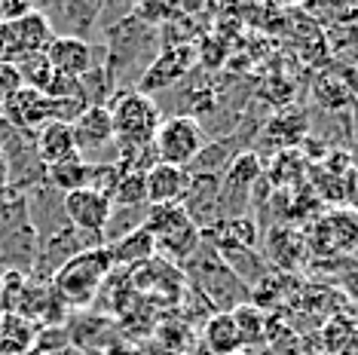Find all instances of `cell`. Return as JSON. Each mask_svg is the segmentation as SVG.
Here are the masks:
<instances>
[{
  "label": "cell",
  "instance_id": "cell-2",
  "mask_svg": "<svg viewBox=\"0 0 358 355\" xmlns=\"http://www.w3.org/2000/svg\"><path fill=\"white\" fill-rule=\"evenodd\" d=\"M181 270L187 276V285L211 306V312H233L236 306L251 303V288L221 261L215 245L206 239Z\"/></svg>",
  "mask_w": 358,
  "mask_h": 355
},
{
  "label": "cell",
  "instance_id": "cell-6",
  "mask_svg": "<svg viewBox=\"0 0 358 355\" xmlns=\"http://www.w3.org/2000/svg\"><path fill=\"white\" fill-rule=\"evenodd\" d=\"M206 147V132L202 123H196L187 114H172L166 117L153 135V153H157V163L187 168L193 159L199 157V150Z\"/></svg>",
  "mask_w": 358,
  "mask_h": 355
},
{
  "label": "cell",
  "instance_id": "cell-19",
  "mask_svg": "<svg viewBox=\"0 0 358 355\" xmlns=\"http://www.w3.org/2000/svg\"><path fill=\"white\" fill-rule=\"evenodd\" d=\"M150 343L159 346L162 352H172V355H193L199 346V337L190 321H184L181 316H169V319L157 321V328H153V334H150Z\"/></svg>",
  "mask_w": 358,
  "mask_h": 355
},
{
  "label": "cell",
  "instance_id": "cell-5",
  "mask_svg": "<svg viewBox=\"0 0 358 355\" xmlns=\"http://www.w3.org/2000/svg\"><path fill=\"white\" fill-rule=\"evenodd\" d=\"M264 178V166L255 150H242L217 181V224L245 217V208L255 196L257 181Z\"/></svg>",
  "mask_w": 358,
  "mask_h": 355
},
{
  "label": "cell",
  "instance_id": "cell-18",
  "mask_svg": "<svg viewBox=\"0 0 358 355\" xmlns=\"http://www.w3.org/2000/svg\"><path fill=\"white\" fill-rule=\"evenodd\" d=\"M110 254V263L117 266V270H135V266L148 263L150 257H157V242L144 227L132 230L129 236L110 242V245H104Z\"/></svg>",
  "mask_w": 358,
  "mask_h": 355
},
{
  "label": "cell",
  "instance_id": "cell-17",
  "mask_svg": "<svg viewBox=\"0 0 358 355\" xmlns=\"http://www.w3.org/2000/svg\"><path fill=\"white\" fill-rule=\"evenodd\" d=\"M34 153L46 168L80 157L77 144H74V132H71L68 123H50L40 129V132H34Z\"/></svg>",
  "mask_w": 358,
  "mask_h": 355
},
{
  "label": "cell",
  "instance_id": "cell-26",
  "mask_svg": "<svg viewBox=\"0 0 358 355\" xmlns=\"http://www.w3.org/2000/svg\"><path fill=\"white\" fill-rule=\"evenodd\" d=\"M34 6L31 3H0V22H15L22 15H28Z\"/></svg>",
  "mask_w": 358,
  "mask_h": 355
},
{
  "label": "cell",
  "instance_id": "cell-12",
  "mask_svg": "<svg viewBox=\"0 0 358 355\" xmlns=\"http://www.w3.org/2000/svg\"><path fill=\"white\" fill-rule=\"evenodd\" d=\"M3 117L10 119L15 129H25V132H40L43 126L55 123V101L46 99L37 89L22 86L10 101L3 104Z\"/></svg>",
  "mask_w": 358,
  "mask_h": 355
},
{
  "label": "cell",
  "instance_id": "cell-7",
  "mask_svg": "<svg viewBox=\"0 0 358 355\" xmlns=\"http://www.w3.org/2000/svg\"><path fill=\"white\" fill-rule=\"evenodd\" d=\"M52 43V31L46 25V19L37 10L15 22H0V50H3V61H19L25 55L46 52V46Z\"/></svg>",
  "mask_w": 358,
  "mask_h": 355
},
{
  "label": "cell",
  "instance_id": "cell-4",
  "mask_svg": "<svg viewBox=\"0 0 358 355\" xmlns=\"http://www.w3.org/2000/svg\"><path fill=\"white\" fill-rule=\"evenodd\" d=\"M113 117V153L120 150H141L153 144V135L162 123V110L150 95L129 89L110 104Z\"/></svg>",
  "mask_w": 358,
  "mask_h": 355
},
{
  "label": "cell",
  "instance_id": "cell-22",
  "mask_svg": "<svg viewBox=\"0 0 358 355\" xmlns=\"http://www.w3.org/2000/svg\"><path fill=\"white\" fill-rule=\"evenodd\" d=\"M37 328L34 321L15 316V312H3V331H0V355H28L34 349Z\"/></svg>",
  "mask_w": 358,
  "mask_h": 355
},
{
  "label": "cell",
  "instance_id": "cell-29",
  "mask_svg": "<svg viewBox=\"0 0 358 355\" xmlns=\"http://www.w3.org/2000/svg\"><path fill=\"white\" fill-rule=\"evenodd\" d=\"M0 331H3V312H0Z\"/></svg>",
  "mask_w": 358,
  "mask_h": 355
},
{
  "label": "cell",
  "instance_id": "cell-13",
  "mask_svg": "<svg viewBox=\"0 0 358 355\" xmlns=\"http://www.w3.org/2000/svg\"><path fill=\"white\" fill-rule=\"evenodd\" d=\"M71 132H74V144L80 157H99L108 147H113V117L110 108H86L74 123H71Z\"/></svg>",
  "mask_w": 358,
  "mask_h": 355
},
{
  "label": "cell",
  "instance_id": "cell-8",
  "mask_svg": "<svg viewBox=\"0 0 358 355\" xmlns=\"http://www.w3.org/2000/svg\"><path fill=\"white\" fill-rule=\"evenodd\" d=\"M37 13L46 19L52 37H74L86 40V34H92L99 28V15L101 3H89V0H59V3H46L37 6Z\"/></svg>",
  "mask_w": 358,
  "mask_h": 355
},
{
  "label": "cell",
  "instance_id": "cell-21",
  "mask_svg": "<svg viewBox=\"0 0 358 355\" xmlns=\"http://www.w3.org/2000/svg\"><path fill=\"white\" fill-rule=\"evenodd\" d=\"M319 242L328 252H346L358 245V217L355 212H334L319 224Z\"/></svg>",
  "mask_w": 358,
  "mask_h": 355
},
{
  "label": "cell",
  "instance_id": "cell-15",
  "mask_svg": "<svg viewBox=\"0 0 358 355\" xmlns=\"http://www.w3.org/2000/svg\"><path fill=\"white\" fill-rule=\"evenodd\" d=\"M187 187H190V175H187V168L157 163L153 168L144 172L148 205H181Z\"/></svg>",
  "mask_w": 358,
  "mask_h": 355
},
{
  "label": "cell",
  "instance_id": "cell-25",
  "mask_svg": "<svg viewBox=\"0 0 358 355\" xmlns=\"http://www.w3.org/2000/svg\"><path fill=\"white\" fill-rule=\"evenodd\" d=\"M22 89V74L13 61H0V108Z\"/></svg>",
  "mask_w": 358,
  "mask_h": 355
},
{
  "label": "cell",
  "instance_id": "cell-11",
  "mask_svg": "<svg viewBox=\"0 0 358 355\" xmlns=\"http://www.w3.org/2000/svg\"><path fill=\"white\" fill-rule=\"evenodd\" d=\"M68 343L80 352H89V355H101L110 343L123 340L120 337V325L117 319L104 316V312H92V310H80L68 319Z\"/></svg>",
  "mask_w": 358,
  "mask_h": 355
},
{
  "label": "cell",
  "instance_id": "cell-30",
  "mask_svg": "<svg viewBox=\"0 0 358 355\" xmlns=\"http://www.w3.org/2000/svg\"><path fill=\"white\" fill-rule=\"evenodd\" d=\"M233 355H248V352H245V349H242V352H233Z\"/></svg>",
  "mask_w": 358,
  "mask_h": 355
},
{
  "label": "cell",
  "instance_id": "cell-9",
  "mask_svg": "<svg viewBox=\"0 0 358 355\" xmlns=\"http://www.w3.org/2000/svg\"><path fill=\"white\" fill-rule=\"evenodd\" d=\"M196 61H199V50L193 43L166 46V50H159V55L150 61V68L144 71V77L138 80V92H144L153 99V92L169 89V86H175L178 80H184Z\"/></svg>",
  "mask_w": 358,
  "mask_h": 355
},
{
  "label": "cell",
  "instance_id": "cell-24",
  "mask_svg": "<svg viewBox=\"0 0 358 355\" xmlns=\"http://www.w3.org/2000/svg\"><path fill=\"white\" fill-rule=\"evenodd\" d=\"M15 68H19V74H22V86L37 89V92H43L46 83H50V77H52V64L46 61L43 52L25 55V59L15 61Z\"/></svg>",
  "mask_w": 358,
  "mask_h": 355
},
{
  "label": "cell",
  "instance_id": "cell-14",
  "mask_svg": "<svg viewBox=\"0 0 358 355\" xmlns=\"http://www.w3.org/2000/svg\"><path fill=\"white\" fill-rule=\"evenodd\" d=\"M46 61L52 64V71L68 77H86L95 68V46L89 40H74V37H52V43L46 46Z\"/></svg>",
  "mask_w": 358,
  "mask_h": 355
},
{
  "label": "cell",
  "instance_id": "cell-1",
  "mask_svg": "<svg viewBox=\"0 0 358 355\" xmlns=\"http://www.w3.org/2000/svg\"><path fill=\"white\" fill-rule=\"evenodd\" d=\"M159 50H162L159 28L144 25L132 13L126 19H120L108 31V52H104L101 61L113 92L120 89V95H123L126 83H132V80L138 83L144 77V71L150 68V61L159 55Z\"/></svg>",
  "mask_w": 358,
  "mask_h": 355
},
{
  "label": "cell",
  "instance_id": "cell-20",
  "mask_svg": "<svg viewBox=\"0 0 358 355\" xmlns=\"http://www.w3.org/2000/svg\"><path fill=\"white\" fill-rule=\"evenodd\" d=\"M92 178H95V163H89V159H83V157L64 159V163L46 168V181H50L59 193H64V196L74 193V190L92 187Z\"/></svg>",
  "mask_w": 358,
  "mask_h": 355
},
{
  "label": "cell",
  "instance_id": "cell-10",
  "mask_svg": "<svg viewBox=\"0 0 358 355\" xmlns=\"http://www.w3.org/2000/svg\"><path fill=\"white\" fill-rule=\"evenodd\" d=\"M110 212H113V205L101 190L86 187V190H74L68 196H62V215L68 217V224L77 233H86V236L101 239V233L110 221Z\"/></svg>",
  "mask_w": 358,
  "mask_h": 355
},
{
  "label": "cell",
  "instance_id": "cell-23",
  "mask_svg": "<svg viewBox=\"0 0 358 355\" xmlns=\"http://www.w3.org/2000/svg\"><path fill=\"white\" fill-rule=\"evenodd\" d=\"M233 321L239 328V337H242V349H251V346H260L266 343V319L264 310L257 303H245V306H236L233 310Z\"/></svg>",
  "mask_w": 358,
  "mask_h": 355
},
{
  "label": "cell",
  "instance_id": "cell-16",
  "mask_svg": "<svg viewBox=\"0 0 358 355\" xmlns=\"http://www.w3.org/2000/svg\"><path fill=\"white\" fill-rule=\"evenodd\" d=\"M199 346L208 355H233L242 352V337L233 321V312H211L199 328Z\"/></svg>",
  "mask_w": 358,
  "mask_h": 355
},
{
  "label": "cell",
  "instance_id": "cell-28",
  "mask_svg": "<svg viewBox=\"0 0 358 355\" xmlns=\"http://www.w3.org/2000/svg\"><path fill=\"white\" fill-rule=\"evenodd\" d=\"M3 172H10V168H6V157H3V153H0V181H3Z\"/></svg>",
  "mask_w": 358,
  "mask_h": 355
},
{
  "label": "cell",
  "instance_id": "cell-27",
  "mask_svg": "<svg viewBox=\"0 0 358 355\" xmlns=\"http://www.w3.org/2000/svg\"><path fill=\"white\" fill-rule=\"evenodd\" d=\"M101 355H144L132 340H117V343H110L108 349H104Z\"/></svg>",
  "mask_w": 358,
  "mask_h": 355
},
{
  "label": "cell",
  "instance_id": "cell-3",
  "mask_svg": "<svg viewBox=\"0 0 358 355\" xmlns=\"http://www.w3.org/2000/svg\"><path fill=\"white\" fill-rule=\"evenodd\" d=\"M113 263L108 248H86V252L74 254L71 261H64L59 270L52 273L50 288L64 310H89L95 300H99V291L104 285V279L110 276Z\"/></svg>",
  "mask_w": 358,
  "mask_h": 355
}]
</instances>
